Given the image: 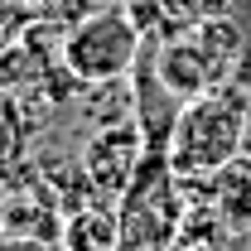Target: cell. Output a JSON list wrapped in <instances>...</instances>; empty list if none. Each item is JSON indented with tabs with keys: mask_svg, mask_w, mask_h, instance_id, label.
I'll return each mask as SVG.
<instances>
[{
	"mask_svg": "<svg viewBox=\"0 0 251 251\" xmlns=\"http://www.w3.org/2000/svg\"><path fill=\"white\" fill-rule=\"evenodd\" d=\"M247 87L222 82L184 106L179 130L169 140V164L179 179H213L222 164L247 150Z\"/></svg>",
	"mask_w": 251,
	"mask_h": 251,
	"instance_id": "obj_1",
	"label": "cell"
},
{
	"mask_svg": "<svg viewBox=\"0 0 251 251\" xmlns=\"http://www.w3.org/2000/svg\"><path fill=\"white\" fill-rule=\"evenodd\" d=\"M184 179L174 174L169 150H145L140 169L130 174L126 193L116 198V218H121V247L116 251H164L179 237L184 222Z\"/></svg>",
	"mask_w": 251,
	"mask_h": 251,
	"instance_id": "obj_2",
	"label": "cell"
},
{
	"mask_svg": "<svg viewBox=\"0 0 251 251\" xmlns=\"http://www.w3.org/2000/svg\"><path fill=\"white\" fill-rule=\"evenodd\" d=\"M145 34L130 25L126 10H97L87 20H77L68 39H63V63L77 82H111V77H130L135 53H140Z\"/></svg>",
	"mask_w": 251,
	"mask_h": 251,
	"instance_id": "obj_3",
	"label": "cell"
},
{
	"mask_svg": "<svg viewBox=\"0 0 251 251\" xmlns=\"http://www.w3.org/2000/svg\"><path fill=\"white\" fill-rule=\"evenodd\" d=\"M140 155H145V135L135 116L121 126H97V135L82 145V169L97 184V198H121L130 174L140 169Z\"/></svg>",
	"mask_w": 251,
	"mask_h": 251,
	"instance_id": "obj_4",
	"label": "cell"
},
{
	"mask_svg": "<svg viewBox=\"0 0 251 251\" xmlns=\"http://www.w3.org/2000/svg\"><path fill=\"white\" fill-rule=\"evenodd\" d=\"M159 77L174 87V92L184 97V101H193V97L213 92V87H222L218 73H213V63L203 58V49L193 44V34H174V39H159Z\"/></svg>",
	"mask_w": 251,
	"mask_h": 251,
	"instance_id": "obj_5",
	"label": "cell"
},
{
	"mask_svg": "<svg viewBox=\"0 0 251 251\" xmlns=\"http://www.w3.org/2000/svg\"><path fill=\"white\" fill-rule=\"evenodd\" d=\"M208 193H213L222 222H227L232 232L251 227V159L247 155H237L232 164H222L218 174L208 179Z\"/></svg>",
	"mask_w": 251,
	"mask_h": 251,
	"instance_id": "obj_6",
	"label": "cell"
},
{
	"mask_svg": "<svg viewBox=\"0 0 251 251\" xmlns=\"http://www.w3.org/2000/svg\"><path fill=\"white\" fill-rule=\"evenodd\" d=\"M121 247V218L106 208H82L63 222V251H116Z\"/></svg>",
	"mask_w": 251,
	"mask_h": 251,
	"instance_id": "obj_7",
	"label": "cell"
},
{
	"mask_svg": "<svg viewBox=\"0 0 251 251\" xmlns=\"http://www.w3.org/2000/svg\"><path fill=\"white\" fill-rule=\"evenodd\" d=\"M0 251H53V242H39V237H0Z\"/></svg>",
	"mask_w": 251,
	"mask_h": 251,
	"instance_id": "obj_8",
	"label": "cell"
},
{
	"mask_svg": "<svg viewBox=\"0 0 251 251\" xmlns=\"http://www.w3.org/2000/svg\"><path fill=\"white\" fill-rule=\"evenodd\" d=\"M232 15L242 20V29H247V39H251V0H232Z\"/></svg>",
	"mask_w": 251,
	"mask_h": 251,
	"instance_id": "obj_9",
	"label": "cell"
},
{
	"mask_svg": "<svg viewBox=\"0 0 251 251\" xmlns=\"http://www.w3.org/2000/svg\"><path fill=\"white\" fill-rule=\"evenodd\" d=\"M247 159H251V155H247Z\"/></svg>",
	"mask_w": 251,
	"mask_h": 251,
	"instance_id": "obj_10",
	"label": "cell"
}]
</instances>
